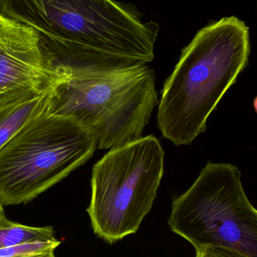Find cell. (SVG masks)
I'll list each match as a JSON object with an SVG mask.
<instances>
[{"label": "cell", "instance_id": "6da1fadb", "mask_svg": "<svg viewBox=\"0 0 257 257\" xmlns=\"http://www.w3.org/2000/svg\"><path fill=\"white\" fill-rule=\"evenodd\" d=\"M0 14L34 29L69 70L148 64L159 26L115 0H0Z\"/></svg>", "mask_w": 257, "mask_h": 257}, {"label": "cell", "instance_id": "9c48e42d", "mask_svg": "<svg viewBox=\"0 0 257 257\" xmlns=\"http://www.w3.org/2000/svg\"><path fill=\"white\" fill-rule=\"evenodd\" d=\"M52 226H30L11 221L0 228V249L35 241H55Z\"/></svg>", "mask_w": 257, "mask_h": 257}, {"label": "cell", "instance_id": "ba28073f", "mask_svg": "<svg viewBox=\"0 0 257 257\" xmlns=\"http://www.w3.org/2000/svg\"><path fill=\"white\" fill-rule=\"evenodd\" d=\"M49 92L28 89L0 96V150L45 111Z\"/></svg>", "mask_w": 257, "mask_h": 257}, {"label": "cell", "instance_id": "7c38bea8", "mask_svg": "<svg viewBox=\"0 0 257 257\" xmlns=\"http://www.w3.org/2000/svg\"><path fill=\"white\" fill-rule=\"evenodd\" d=\"M11 223V220L6 217V214H5L4 208H3V205L0 202V228L4 227V226H8Z\"/></svg>", "mask_w": 257, "mask_h": 257}, {"label": "cell", "instance_id": "8992f818", "mask_svg": "<svg viewBox=\"0 0 257 257\" xmlns=\"http://www.w3.org/2000/svg\"><path fill=\"white\" fill-rule=\"evenodd\" d=\"M167 222L196 250L224 247L257 257V211L235 165L207 163L193 185L174 198Z\"/></svg>", "mask_w": 257, "mask_h": 257}, {"label": "cell", "instance_id": "52a82bcc", "mask_svg": "<svg viewBox=\"0 0 257 257\" xmlns=\"http://www.w3.org/2000/svg\"><path fill=\"white\" fill-rule=\"evenodd\" d=\"M68 72L34 29L0 14V96L49 92Z\"/></svg>", "mask_w": 257, "mask_h": 257}, {"label": "cell", "instance_id": "7a4b0ae2", "mask_svg": "<svg viewBox=\"0 0 257 257\" xmlns=\"http://www.w3.org/2000/svg\"><path fill=\"white\" fill-rule=\"evenodd\" d=\"M250 30L235 16L201 29L183 49L158 103L157 124L176 146L190 145L248 65Z\"/></svg>", "mask_w": 257, "mask_h": 257}, {"label": "cell", "instance_id": "8fae6325", "mask_svg": "<svg viewBox=\"0 0 257 257\" xmlns=\"http://www.w3.org/2000/svg\"><path fill=\"white\" fill-rule=\"evenodd\" d=\"M195 257H249L239 252L224 247H210L196 250Z\"/></svg>", "mask_w": 257, "mask_h": 257}, {"label": "cell", "instance_id": "30bf717a", "mask_svg": "<svg viewBox=\"0 0 257 257\" xmlns=\"http://www.w3.org/2000/svg\"><path fill=\"white\" fill-rule=\"evenodd\" d=\"M61 244L55 241H35L0 249V257H56V249Z\"/></svg>", "mask_w": 257, "mask_h": 257}, {"label": "cell", "instance_id": "277c9868", "mask_svg": "<svg viewBox=\"0 0 257 257\" xmlns=\"http://www.w3.org/2000/svg\"><path fill=\"white\" fill-rule=\"evenodd\" d=\"M97 148L90 130L46 110L0 150V202L25 204L82 166Z\"/></svg>", "mask_w": 257, "mask_h": 257}, {"label": "cell", "instance_id": "5b68a950", "mask_svg": "<svg viewBox=\"0 0 257 257\" xmlns=\"http://www.w3.org/2000/svg\"><path fill=\"white\" fill-rule=\"evenodd\" d=\"M164 172V151L155 136L110 150L92 169L87 208L95 235L110 244L135 234L150 212Z\"/></svg>", "mask_w": 257, "mask_h": 257}, {"label": "cell", "instance_id": "3957f363", "mask_svg": "<svg viewBox=\"0 0 257 257\" xmlns=\"http://www.w3.org/2000/svg\"><path fill=\"white\" fill-rule=\"evenodd\" d=\"M158 104L155 75L148 64L69 70L48 93L46 112L73 117L111 150L142 137Z\"/></svg>", "mask_w": 257, "mask_h": 257}]
</instances>
